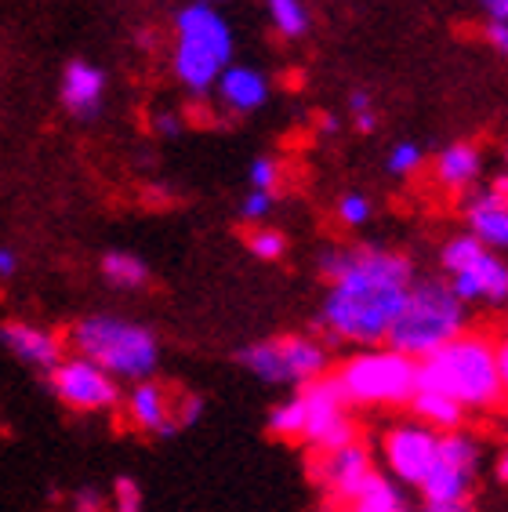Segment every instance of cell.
<instances>
[{"label": "cell", "instance_id": "obj_33", "mask_svg": "<svg viewBox=\"0 0 508 512\" xmlns=\"http://www.w3.org/2000/svg\"><path fill=\"white\" fill-rule=\"evenodd\" d=\"M153 128H157V135L175 138L178 131H182V117H175L171 109H164V113H157V117H153Z\"/></svg>", "mask_w": 508, "mask_h": 512}, {"label": "cell", "instance_id": "obj_1", "mask_svg": "<svg viewBox=\"0 0 508 512\" xmlns=\"http://www.w3.org/2000/svg\"><path fill=\"white\" fill-rule=\"evenodd\" d=\"M327 295L320 306V327L331 342L385 345L392 320L414 284L411 258L389 247H338L320 262Z\"/></svg>", "mask_w": 508, "mask_h": 512}, {"label": "cell", "instance_id": "obj_20", "mask_svg": "<svg viewBox=\"0 0 508 512\" xmlns=\"http://www.w3.org/2000/svg\"><path fill=\"white\" fill-rule=\"evenodd\" d=\"M345 512H414L403 487L392 476L385 473H371L360 491L352 494L345 502Z\"/></svg>", "mask_w": 508, "mask_h": 512}, {"label": "cell", "instance_id": "obj_36", "mask_svg": "<svg viewBox=\"0 0 508 512\" xmlns=\"http://www.w3.org/2000/svg\"><path fill=\"white\" fill-rule=\"evenodd\" d=\"M73 505H77V512H102V509H106V502H102L95 491H88V487L77 494V502H73Z\"/></svg>", "mask_w": 508, "mask_h": 512}, {"label": "cell", "instance_id": "obj_18", "mask_svg": "<svg viewBox=\"0 0 508 512\" xmlns=\"http://www.w3.org/2000/svg\"><path fill=\"white\" fill-rule=\"evenodd\" d=\"M171 393L164 385L153 382V378H142L135 382L131 396H127V418L142 429V433H157V436H171L178 429L175 418H171Z\"/></svg>", "mask_w": 508, "mask_h": 512}, {"label": "cell", "instance_id": "obj_32", "mask_svg": "<svg viewBox=\"0 0 508 512\" xmlns=\"http://www.w3.org/2000/svg\"><path fill=\"white\" fill-rule=\"evenodd\" d=\"M483 37H487V44L498 51V55H505L508 51V22H487V26H483Z\"/></svg>", "mask_w": 508, "mask_h": 512}, {"label": "cell", "instance_id": "obj_23", "mask_svg": "<svg viewBox=\"0 0 508 512\" xmlns=\"http://www.w3.org/2000/svg\"><path fill=\"white\" fill-rule=\"evenodd\" d=\"M269 433L280 436V440H302L305 433V407L302 396H291L284 404H276L269 411Z\"/></svg>", "mask_w": 508, "mask_h": 512}, {"label": "cell", "instance_id": "obj_35", "mask_svg": "<svg viewBox=\"0 0 508 512\" xmlns=\"http://www.w3.org/2000/svg\"><path fill=\"white\" fill-rule=\"evenodd\" d=\"M479 8L487 11V22H508V0H479Z\"/></svg>", "mask_w": 508, "mask_h": 512}, {"label": "cell", "instance_id": "obj_5", "mask_svg": "<svg viewBox=\"0 0 508 512\" xmlns=\"http://www.w3.org/2000/svg\"><path fill=\"white\" fill-rule=\"evenodd\" d=\"M233 62V30L229 22L215 11V4H189L178 11L175 19V55H171V69H175L178 84L189 95H211L218 73Z\"/></svg>", "mask_w": 508, "mask_h": 512}, {"label": "cell", "instance_id": "obj_27", "mask_svg": "<svg viewBox=\"0 0 508 512\" xmlns=\"http://www.w3.org/2000/svg\"><path fill=\"white\" fill-rule=\"evenodd\" d=\"M338 218H342V226L349 229H360L371 222V200L363 197V193H345L338 200Z\"/></svg>", "mask_w": 508, "mask_h": 512}, {"label": "cell", "instance_id": "obj_34", "mask_svg": "<svg viewBox=\"0 0 508 512\" xmlns=\"http://www.w3.org/2000/svg\"><path fill=\"white\" fill-rule=\"evenodd\" d=\"M421 512H476L472 498H461V502H425Z\"/></svg>", "mask_w": 508, "mask_h": 512}, {"label": "cell", "instance_id": "obj_31", "mask_svg": "<svg viewBox=\"0 0 508 512\" xmlns=\"http://www.w3.org/2000/svg\"><path fill=\"white\" fill-rule=\"evenodd\" d=\"M269 211H273V193H262V189H251L247 200L240 204V215L247 222H262V218H269Z\"/></svg>", "mask_w": 508, "mask_h": 512}, {"label": "cell", "instance_id": "obj_17", "mask_svg": "<svg viewBox=\"0 0 508 512\" xmlns=\"http://www.w3.org/2000/svg\"><path fill=\"white\" fill-rule=\"evenodd\" d=\"M102 99H106V73L84 59L69 62L66 73H62V106H66L73 117L88 120V117H98Z\"/></svg>", "mask_w": 508, "mask_h": 512}, {"label": "cell", "instance_id": "obj_3", "mask_svg": "<svg viewBox=\"0 0 508 512\" xmlns=\"http://www.w3.org/2000/svg\"><path fill=\"white\" fill-rule=\"evenodd\" d=\"M461 331H469V306L450 291V284L414 280L389 335H385V345L411 360H425L450 338H458Z\"/></svg>", "mask_w": 508, "mask_h": 512}, {"label": "cell", "instance_id": "obj_42", "mask_svg": "<svg viewBox=\"0 0 508 512\" xmlns=\"http://www.w3.org/2000/svg\"><path fill=\"white\" fill-rule=\"evenodd\" d=\"M323 512H345V505H334V502H331V505H327V509H323Z\"/></svg>", "mask_w": 508, "mask_h": 512}, {"label": "cell", "instance_id": "obj_29", "mask_svg": "<svg viewBox=\"0 0 508 512\" xmlns=\"http://www.w3.org/2000/svg\"><path fill=\"white\" fill-rule=\"evenodd\" d=\"M113 512H142V491H138L135 480L120 476L113 483Z\"/></svg>", "mask_w": 508, "mask_h": 512}, {"label": "cell", "instance_id": "obj_26", "mask_svg": "<svg viewBox=\"0 0 508 512\" xmlns=\"http://www.w3.org/2000/svg\"><path fill=\"white\" fill-rule=\"evenodd\" d=\"M425 164V153H421L414 142H396V146L389 149V171L396 178H407L414 175V171Z\"/></svg>", "mask_w": 508, "mask_h": 512}, {"label": "cell", "instance_id": "obj_13", "mask_svg": "<svg viewBox=\"0 0 508 512\" xmlns=\"http://www.w3.org/2000/svg\"><path fill=\"white\" fill-rule=\"evenodd\" d=\"M316 454L320 458H316L313 473L323 491L331 494L334 505L349 502L352 494L367 483V476L374 473V458L367 451V444H360V440H349V444L334 447V451H316Z\"/></svg>", "mask_w": 508, "mask_h": 512}, {"label": "cell", "instance_id": "obj_30", "mask_svg": "<svg viewBox=\"0 0 508 512\" xmlns=\"http://www.w3.org/2000/svg\"><path fill=\"white\" fill-rule=\"evenodd\" d=\"M200 414H204V400L193 393L178 396L175 404H171V418H175V425L182 429V425H196L200 422Z\"/></svg>", "mask_w": 508, "mask_h": 512}, {"label": "cell", "instance_id": "obj_22", "mask_svg": "<svg viewBox=\"0 0 508 512\" xmlns=\"http://www.w3.org/2000/svg\"><path fill=\"white\" fill-rule=\"evenodd\" d=\"M102 276H106L113 287H127V291H135V287L149 284V266L138 255L109 251V255L102 258Z\"/></svg>", "mask_w": 508, "mask_h": 512}, {"label": "cell", "instance_id": "obj_14", "mask_svg": "<svg viewBox=\"0 0 508 512\" xmlns=\"http://www.w3.org/2000/svg\"><path fill=\"white\" fill-rule=\"evenodd\" d=\"M505 175H498L490 186L476 189L465 200V226L469 237H476L479 244H487L490 251H501L508 244V200H505Z\"/></svg>", "mask_w": 508, "mask_h": 512}, {"label": "cell", "instance_id": "obj_21", "mask_svg": "<svg viewBox=\"0 0 508 512\" xmlns=\"http://www.w3.org/2000/svg\"><path fill=\"white\" fill-rule=\"evenodd\" d=\"M411 407H414V414H418V422H425L429 429H436V433L461 429L465 414H469L458 400H450V396L436 393V389H425V385H418V393L411 396Z\"/></svg>", "mask_w": 508, "mask_h": 512}, {"label": "cell", "instance_id": "obj_28", "mask_svg": "<svg viewBox=\"0 0 508 512\" xmlns=\"http://www.w3.org/2000/svg\"><path fill=\"white\" fill-rule=\"evenodd\" d=\"M276 186H280V160H276V157H258L251 164V189L273 193Z\"/></svg>", "mask_w": 508, "mask_h": 512}, {"label": "cell", "instance_id": "obj_9", "mask_svg": "<svg viewBox=\"0 0 508 512\" xmlns=\"http://www.w3.org/2000/svg\"><path fill=\"white\" fill-rule=\"evenodd\" d=\"M479 469H483V444L465 429H450L440 433L436 462L418 483V491L425 502H461L476 491Z\"/></svg>", "mask_w": 508, "mask_h": 512}, {"label": "cell", "instance_id": "obj_43", "mask_svg": "<svg viewBox=\"0 0 508 512\" xmlns=\"http://www.w3.org/2000/svg\"><path fill=\"white\" fill-rule=\"evenodd\" d=\"M207 4H222V0H207Z\"/></svg>", "mask_w": 508, "mask_h": 512}, {"label": "cell", "instance_id": "obj_24", "mask_svg": "<svg viewBox=\"0 0 508 512\" xmlns=\"http://www.w3.org/2000/svg\"><path fill=\"white\" fill-rule=\"evenodd\" d=\"M265 8H269V19L284 37L298 40L309 30V11H305L302 0H265Z\"/></svg>", "mask_w": 508, "mask_h": 512}, {"label": "cell", "instance_id": "obj_2", "mask_svg": "<svg viewBox=\"0 0 508 512\" xmlns=\"http://www.w3.org/2000/svg\"><path fill=\"white\" fill-rule=\"evenodd\" d=\"M418 385L458 400L465 411L501 407L508 375L498 367V338L483 331H461L436 353L418 360Z\"/></svg>", "mask_w": 508, "mask_h": 512}, {"label": "cell", "instance_id": "obj_11", "mask_svg": "<svg viewBox=\"0 0 508 512\" xmlns=\"http://www.w3.org/2000/svg\"><path fill=\"white\" fill-rule=\"evenodd\" d=\"M381 462L389 469V476L400 487H418L425 473L436 462L440 451V433L429 429L425 422L411 418V422H396L381 433Z\"/></svg>", "mask_w": 508, "mask_h": 512}, {"label": "cell", "instance_id": "obj_39", "mask_svg": "<svg viewBox=\"0 0 508 512\" xmlns=\"http://www.w3.org/2000/svg\"><path fill=\"white\" fill-rule=\"evenodd\" d=\"M356 128H360L363 135H371V131L378 128V113H374V109H367V113H356Z\"/></svg>", "mask_w": 508, "mask_h": 512}, {"label": "cell", "instance_id": "obj_19", "mask_svg": "<svg viewBox=\"0 0 508 512\" xmlns=\"http://www.w3.org/2000/svg\"><path fill=\"white\" fill-rule=\"evenodd\" d=\"M436 178L447 189H469L483 178V153L472 142H454L436 157Z\"/></svg>", "mask_w": 508, "mask_h": 512}, {"label": "cell", "instance_id": "obj_4", "mask_svg": "<svg viewBox=\"0 0 508 512\" xmlns=\"http://www.w3.org/2000/svg\"><path fill=\"white\" fill-rule=\"evenodd\" d=\"M69 345L77 356H88L109 378L142 382L157 371L160 345L157 335L142 324H131L124 316H84L69 327Z\"/></svg>", "mask_w": 508, "mask_h": 512}, {"label": "cell", "instance_id": "obj_41", "mask_svg": "<svg viewBox=\"0 0 508 512\" xmlns=\"http://www.w3.org/2000/svg\"><path fill=\"white\" fill-rule=\"evenodd\" d=\"M494 473H498V480H505V476H508V458H505V454L498 458V465H494Z\"/></svg>", "mask_w": 508, "mask_h": 512}, {"label": "cell", "instance_id": "obj_12", "mask_svg": "<svg viewBox=\"0 0 508 512\" xmlns=\"http://www.w3.org/2000/svg\"><path fill=\"white\" fill-rule=\"evenodd\" d=\"M51 389L69 411H113L120 404V385L117 378H109L98 364H91L88 356H62L59 364L48 371Z\"/></svg>", "mask_w": 508, "mask_h": 512}, {"label": "cell", "instance_id": "obj_25", "mask_svg": "<svg viewBox=\"0 0 508 512\" xmlns=\"http://www.w3.org/2000/svg\"><path fill=\"white\" fill-rule=\"evenodd\" d=\"M254 258H262V262H280L287 255V237L280 229H254L251 240H247Z\"/></svg>", "mask_w": 508, "mask_h": 512}, {"label": "cell", "instance_id": "obj_40", "mask_svg": "<svg viewBox=\"0 0 508 512\" xmlns=\"http://www.w3.org/2000/svg\"><path fill=\"white\" fill-rule=\"evenodd\" d=\"M320 128H323V131H338V117H331V113H323V117H320Z\"/></svg>", "mask_w": 508, "mask_h": 512}, {"label": "cell", "instance_id": "obj_38", "mask_svg": "<svg viewBox=\"0 0 508 512\" xmlns=\"http://www.w3.org/2000/svg\"><path fill=\"white\" fill-rule=\"evenodd\" d=\"M349 106H352V113H367V109H374V99L367 95V91H352Z\"/></svg>", "mask_w": 508, "mask_h": 512}, {"label": "cell", "instance_id": "obj_10", "mask_svg": "<svg viewBox=\"0 0 508 512\" xmlns=\"http://www.w3.org/2000/svg\"><path fill=\"white\" fill-rule=\"evenodd\" d=\"M298 396H302L305 407V444L316 447V451H334V447L356 440V422H352L349 400H345L338 378H313V382L298 385Z\"/></svg>", "mask_w": 508, "mask_h": 512}, {"label": "cell", "instance_id": "obj_37", "mask_svg": "<svg viewBox=\"0 0 508 512\" xmlns=\"http://www.w3.org/2000/svg\"><path fill=\"white\" fill-rule=\"evenodd\" d=\"M15 269H19V255H15L11 247H0V276L8 280V276L15 273Z\"/></svg>", "mask_w": 508, "mask_h": 512}, {"label": "cell", "instance_id": "obj_6", "mask_svg": "<svg viewBox=\"0 0 508 512\" xmlns=\"http://www.w3.org/2000/svg\"><path fill=\"white\" fill-rule=\"evenodd\" d=\"M334 378L349 407H403L418 393V360L396 353L392 345H371L349 356Z\"/></svg>", "mask_w": 508, "mask_h": 512}, {"label": "cell", "instance_id": "obj_7", "mask_svg": "<svg viewBox=\"0 0 508 512\" xmlns=\"http://www.w3.org/2000/svg\"><path fill=\"white\" fill-rule=\"evenodd\" d=\"M443 273L450 276V291L469 306V302H487V306H501L508 298V266L498 251H490L487 244H479L476 237L461 233L450 237L440 251Z\"/></svg>", "mask_w": 508, "mask_h": 512}, {"label": "cell", "instance_id": "obj_16", "mask_svg": "<svg viewBox=\"0 0 508 512\" xmlns=\"http://www.w3.org/2000/svg\"><path fill=\"white\" fill-rule=\"evenodd\" d=\"M222 99L225 109H233V113H254V109H262L265 102H269V80H265L262 69L254 66H236V62H229V66L218 73L215 88H211Z\"/></svg>", "mask_w": 508, "mask_h": 512}, {"label": "cell", "instance_id": "obj_15", "mask_svg": "<svg viewBox=\"0 0 508 512\" xmlns=\"http://www.w3.org/2000/svg\"><path fill=\"white\" fill-rule=\"evenodd\" d=\"M0 342L8 345L22 364L37 367V371H51V367L66 356V342H62L55 331L26 324V320H8V324H0Z\"/></svg>", "mask_w": 508, "mask_h": 512}, {"label": "cell", "instance_id": "obj_8", "mask_svg": "<svg viewBox=\"0 0 508 512\" xmlns=\"http://www.w3.org/2000/svg\"><path fill=\"white\" fill-rule=\"evenodd\" d=\"M240 364L251 375L262 378V382L305 385L313 382V378L327 375L331 353H327V342H320L313 335H280L247 345L244 353H240Z\"/></svg>", "mask_w": 508, "mask_h": 512}]
</instances>
